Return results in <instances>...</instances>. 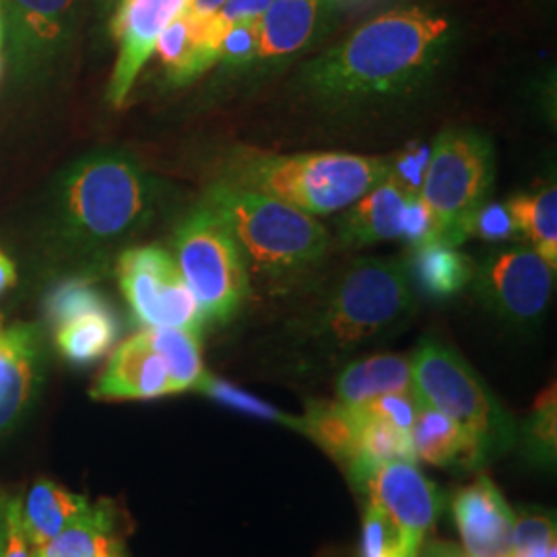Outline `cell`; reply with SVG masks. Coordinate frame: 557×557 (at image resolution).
I'll return each instance as SVG.
<instances>
[{
    "label": "cell",
    "mask_w": 557,
    "mask_h": 557,
    "mask_svg": "<svg viewBox=\"0 0 557 557\" xmlns=\"http://www.w3.org/2000/svg\"><path fill=\"white\" fill-rule=\"evenodd\" d=\"M453 23L434 11L393 9L366 21L299 69L301 96L329 114H351L407 100L442 66Z\"/></svg>",
    "instance_id": "6da1fadb"
},
{
    "label": "cell",
    "mask_w": 557,
    "mask_h": 557,
    "mask_svg": "<svg viewBox=\"0 0 557 557\" xmlns=\"http://www.w3.org/2000/svg\"><path fill=\"white\" fill-rule=\"evenodd\" d=\"M158 205V182L120 151H98L75 161L54 195L62 238L83 252L100 255L143 232Z\"/></svg>",
    "instance_id": "7a4b0ae2"
},
{
    "label": "cell",
    "mask_w": 557,
    "mask_h": 557,
    "mask_svg": "<svg viewBox=\"0 0 557 557\" xmlns=\"http://www.w3.org/2000/svg\"><path fill=\"white\" fill-rule=\"evenodd\" d=\"M393 170V161L356 153L283 156L238 147L223 163L220 180L319 218L347 209Z\"/></svg>",
    "instance_id": "3957f363"
},
{
    "label": "cell",
    "mask_w": 557,
    "mask_h": 557,
    "mask_svg": "<svg viewBox=\"0 0 557 557\" xmlns=\"http://www.w3.org/2000/svg\"><path fill=\"white\" fill-rule=\"evenodd\" d=\"M232 227L248 264L269 285H292L317 271L331 250V234L314 215L218 180L205 193Z\"/></svg>",
    "instance_id": "277c9868"
},
{
    "label": "cell",
    "mask_w": 557,
    "mask_h": 557,
    "mask_svg": "<svg viewBox=\"0 0 557 557\" xmlns=\"http://www.w3.org/2000/svg\"><path fill=\"white\" fill-rule=\"evenodd\" d=\"M413 310L407 262L358 259L329 281L301 326L320 347L343 354L388 337L411 319Z\"/></svg>",
    "instance_id": "5b68a950"
},
{
    "label": "cell",
    "mask_w": 557,
    "mask_h": 557,
    "mask_svg": "<svg viewBox=\"0 0 557 557\" xmlns=\"http://www.w3.org/2000/svg\"><path fill=\"white\" fill-rule=\"evenodd\" d=\"M496 178L492 140L475 128L442 131L428 158L419 197L432 215V242L458 248L471 238V225L487 202Z\"/></svg>",
    "instance_id": "8992f818"
},
{
    "label": "cell",
    "mask_w": 557,
    "mask_h": 557,
    "mask_svg": "<svg viewBox=\"0 0 557 557\" xmlns=\"http://www.w3.org/2000/svg\"><path fill=\"white\" fill-rule=\"evenodd\" d=\"M174 259L207 322L225 324L250 294V273L227 221L209 202L197 205L174 234Z\"/></svg>",
    "instance_id": "52a82bcc"
},
{
    "label": "cell",
    "mask_w": 557,
    "mask_h": 557,
    "mask_svg": "<svg viewBox=\"0 0 557 557\" xmlns=\"http://www.w3.org/2000/svg\"><path fill=\"white\" fill-rule=\"evenodd\" d=\"M409 359L419 403L455 419L478 440L485 457L515 442V421L455 349L425 338Z\"/></svg>",
    "instance_id": "ba28073f"
},
{
    "label": "cell",
    "mask_w": 557,
    "mask_h": 557,
    "mask_svg": "<svg viewBox=\"0 0 557 557\" xmlns=\"http://www.w3.org/2000/svg\"><path fill=\"white\" fill-rule=\"evenodd\" d=\"M479 301L502 322L533 331L549 308L556 269L539 257L533 246L498 248L475 264L471 281Z\"/></svg>",
    "instance_id": "9c48e42d"
},
{
    "label": "cell",
    "mask_w": 557,
    "mask_h": 557,
    "mask_svg": "<svg viewBox=\"0 0 557 557\" xmlns=\"http://www.w3.org/2000/svg\"><path fill=\"white\" fill-rule=\"evenodd\" d=\"M120 289L135 320L145 329L174 326L195 335L205 319L199 304L180 273L176 259L158 246L128 248L119 259Z\"/></svg>",
    "instance_id": "30bf717a"
},
{
    "label": "cell",
    "mask_w": 557,
    "mask_h": 557,
    "mask_svg": "<svg viewBox=\"0 0 557 557\" xmlns=\"http://www.w3.org/2000/svg\"><path fill=\"white\" fill-rule=\"evenodd\" d=\"M2 9L11 62L20 75H34L66 50L79 0H2Z\"/></svg>",
    "instance_id": "8fae6325"
},
{
    "label": "cell",
    "mask_w": 557,
    "mask_h": 557,
    "mask_svg": "<svg viewBox=\"0 0 557 557\" xmlns=\"http://www.w3.org/2000/svg\"><path fill=\"white\" fill-rule=\"evenodd\" d=\"M188 2L190 0H120L116 4L112 34L119 41V59L108 85V101L114 108L126 101L163 29L188 9Z\"/></svg>",
    "instance_id": "7c38bea8"
},
{
    "label": "cell",
    "mask_w": 557,
    "mask_h": 557,
    "mask_svg": "<svg viewBox=\"0 0 557 557\" xmlns=\"http://www.w3.org/2000/svg\"><path fill=\"white\" fill-rule=\"evenodd\" d=\"M361 490L368 492L372 504L397 522L409 549L418 556L419 545L442 508L438 485L425 478L416 462L391 460L380 465Z\"/></svg>",
    "instance_id": "4fadbf2b"
},
{
    "label": "cell",
    "mask_w": 557,
    "mask_h": 557,
    "mask_svg": "<svg viewBox=\"0 0 557 557\" xmlns=\"http://www.w3.org/2000/svg\"><path fill=\"white\" fill-rule=\"evenodd\" d=\"M418 186L403 178L397 170L379 182L361 199L343 209L337 220V244L343 248H366L391 239H403L409 200Z\"/></svg>",
    "instance_id": "5bb4252c"
},
{
    "label": "cell",
    "mask_w": 557,
    "mask_h": 557,
    "mask_svg": "<svg viewBox=\"0 0 557 557\" xmlns=\"http://www.w3.org/2000/svg\"><path fill=\"white\" fill-rule=\"evenodd\" d=\"M453 512L469 557L512 554L517 517L492 478L479 475L462 487L453 502Z\"/></svg>",
    "instance_id": "9a60e30c"
},
{
    "label": "cell",
    "mask_w": 557,
    "mask_h": 557,
    "mask_svg": "<svg viewBox=\"0 0 557 557\" xmlns=\"http://www.w3.org/2000/svg\"><path fill=\"white\" fill-rule=\"evenodd\" d=\"M174 395L163 359L139 333L114 349L91 397L98 400H145Z\"/></svg>",
    "instance_id": "2e32d148"
},
{
    "label": "cell",
    "mask_w": 557,
    "mask_h": 557,
    "mask_svg": "<svg viewBox=\"0 0 557 557\" xmlns=\"http://www.w3.org/2000/svg\"><path fill=\"white\" fill-rule=\"evenodd\" d=\"M223 34L225 27L215 15L202 17L186 9L163 29L153 52L168 79L186 85L218 64Z\"/></svg>",
    "instance_id": "e0dca14e"
},
{
    "label": "cell",
    "mask_w": 557,
    "mask_h": 557,
    "mask_svg": "<svg viewBox=\"0 0 557 557\" xmlns=\"http://www.w3.org/2000/svg\"><path fill=\"white\" fill-rule=\"evenodd\" d=\"M40 335L32 324L0 331V438L29 407L40 379Z\"/></svg>",
    "instance_id": "ac0fdd59"
},
{
    "label": "cell",
    "mask_w": 557,
    "mask_h": 557,
    "mask_svg": "<svg viewBox=\"0 0 557 557\" xmlns=\"http://www.w3.org/2000/svg\"><path fill=\"white\" fill-rule=\"evenodd\" d=\"M329 0H273L260 17L257 64L294 59L317 40Z\"/></svg>",
    "instance_id": "d6986e66"
},
{
    "label": "cell",
    "mask_w": 557,
    "mask_h": 557,
    "mask_svg": "<svg viewBox=\"0 0 557 557\" xmlns=\"http://www.w3.org/2000/svg\"><path fill=\"white\" fill-rule=\"evenodd\" d=\"M411 444L416 457L436 467L460 465L473 469L485 460V453L478 440L462 425L421 403L411 428Z\"/></svg>",
    "instance_id": "ffe728a7"
},
{
    "label": "cell",
    "mask_w": 557,
    "mask_h": 557,
    "mask_svg": "<svg viewBox=\"0 0 557 557\" xmlns=\"http://www.w3.org/2000/svg\"><path fill=\"white\" fill-rule=\"evenodd\" d=\"M89 506V499L64 490L52 479H38L21 502V527L32 549L48 545Z\"/></svg>",
    "instance_id": "44dd1931"
},
{
    "label": "cell",
    "mask_w": 557,
    "mask_h": 557,
    "mask_svg": "<svg viewBox=\"0 0 557 557\" xmlns=\"http://www.w3.org/2000/svg\"><path fill=\"white\" fill-rule=\"evenodd\" d=\"M41 557H122L116 535V515L108 504H91L73 518L48 545L36 549Z\"/></svg>",
    "instance_id": "7402d4cb"
},
{
    "label": "cell",
    "mask_w": 557,
    "mask_h": 557,
    "mask_svg": "<svg viewBox=\"0 0 557 557\" xmlns=\"http://www.w3.org/2000/svg\"><path fill=\"white\" fill-rule=\"evenodd\" d=\"M304 419V434L319 444L324 453L337 460L347 475L358 465L359 434L363 416L356 405L343 403H310Z\"/></svg>",
    "instance_id": "603a6c76"
},
{
    "label": "cell",
    "mask_w": 557,
    "mask_h": 557,
    "mask_svg": "<svg viewBox=\"0 0 557 557\" xmlns=\"http://www.w3.org/2000/svg\"><path fill=\"white\" fill-rule=\"evenodd\" d=\"M413 391L411 359L386 354L349 363L337 380V400L361 405L370 398Z\"/></svg>",
    "instance_id": "cb8c5ba5"
},
{
    "label": "cell",
    "mask_w": 557,
    "mask_h": 557,
    "mask_svg": "<svg viewBox=\"0 0 557 557\" xmlns=\"http://www.w3.org/2000/svg\"><path fill=\"white\" fill-rule=\"evenodd\" d=\"M407 271L425 296L448 299L471 285L475 262L453 246L428 242L416 246L413 259L407 262Z\"/></svg>",
    "instance_id": "d4e9b609"
},
{
    "label": "cell",
    "mask_w": 557,
    "mask_h": 557,
    "mask_svg": "<svg viewBox=\"0 0 557 557\" xmlns=\"http://www.w3.org/2000/svg\"><path fill=\"white\" fill-rule=\"evenodd\" d=\"M522 238L531 239L541 259L557 271V188L545 184L535 193H522L506 200Z\"/></svg>",
    "instance_id": "484cf974"
},
{
    "label": "cell",
    "mask_w": 557,
    "mask_h": 557,
    "mask_svg": "<svg viewBox=\"0 0 557 557\" xmlns=\"http://www.w3.org/2000/svg\"><path fill=\"white\" fill-rule=\"evenodd\" d=\"M60 356L75 363L89 366L103 358L119 337V319L112 306L85 312L54 329Z\"/></svg>",
    "instance_id": "4316f807"
},
{
    "label": "cell",
    "mask_w": 557,
    "mask_h": 557,
    "mask_svg": "<svg viewBox=\"0 0 557 557\" xmlns=\"http://www.w3.org/2000/svg\"><path fill=\"white\" fill-rule=\"evenodd\" d=\"M156 354L163 359L168 368V376L172 382L174 393L195 391L199 384L205 368L200 358L199 335L174 329V326H158L143 331Z\"/></svg>",
    "instance_id": "83f0119b"
},
{
    "label": "cell",
    "mask_w": 557,
    "mask_h": 557,
    "mask_svg": "<svg viewBox=\"0 0 557 557\" xmlns=\"http://www.w3.org/2000/svg\"><path fill=\"white\" fill-rule=\"evenodd\" d=\"M359 557H418L397 522L376 504H368L361 522Z\"/></svg>",
    "instance_id": "f1b7e54d"
},
{
    "label": "cell",
    "mask_w": 557,
    "mask_h": 557,
    "mask_svg": "<svg viewBox=\"0 0 557 557\" xmlns=\"http://www.w3.org/2000/svg\"><path fill=\"white\" fill-rule=\"evenodd\" d=\"M195 391H199L207 397L215 398L218 403H223L236 411L242 413H248V416H255V418L269 419V421H277L283 423L285 428H292V430H298L304 434V419L294 418V416H287L283 411H278L277 407L260 400V398L252 397L248 393H244L238 386L225 382V380L215 379L211 374H202L199 384L195 386Z\"/></svg>",
    "instance_id": "f546056e"
},
{
    "label": "cell",
    "mask_w": 557,
    "mask_h": 557,
    "mask_svg": "<svg viewBox=\"0 0 557 557\" xmlns=\"http://www.w3.org/2000/svg\"><path fill=\"white\" fill-rule=\"evenodd\" d=\"M106 306H110L108 299L94 283H89L87 278H66L50 292L46 301V312L52 326L57 329L71 319H77L85 312L100 310Z\"/></svg>",
    "instance_id": "4dcf8cb0"
},
{
    "label": "cell",
    "mask_w": 557,
    "mask_h": 557,
    "mask_svg": "<svg viewBox=\"0 0 557 557\" xmlns=\"http://www.w3.org/2000/svg\"><path fill=\"white\" fill-rule=\"evenodd\" d=\"M260 46V20L238 21L230 25L221 40V66L227 71H242L257 64Z\"/></svg>",
    "instance_id": "1f68e13d"
},
{
    "label": "cell",
    "mask_w": 557,
    "mask_h": 557,
    "mask_svg": "<svg viewBox=\"0 0 557 557\" xmlns=\"http://www.w3.org/2000/svg\"><path fill=\"white\" fill-rule=\"evenodd\" d=\"M527 444L531 455L539 460H554L556 457V388L545 391L535 403L533 416L527 425Z\"/></svg>",
    "instance_id": "d6a6232c"
},
{
    "label": "cell",
    "mask_w": 557,
    "mask_h": 557,
    "mask_svg": "<svg viewBox=\"0 0 557 557\" xmlns=\"http://www.w3.org/2000/svg\"><path fill=\"white\" fill-rule=\"evenodd\" d=\"M359 409L372 418L380 419L400 432L411 436V428L418 416L419 398L413 391L405 393H388L380 397L370 398L358 405Z\"/></svg>",
    "instance_id": "836d02e7"
},
{
    "label": "cell",
    "mask_w": 557,
    "mask_h": 557,
    "mask_svg": "<svg viewBox=\"0 0 557 557\" xmlns=\"http://www.w3.org/2000/svg\"><path fill=\"white\" fill-rule=\"evenodd\" d=\"M552 543H556V522L552 515L539 510H522L520 517L515 518L512 554L547 547Z\"/></svg>",
    "instance_id": "e575fe53"
},
{
    "label": "cell",
    "mask_w": 557,
    "mask_h": 557,
    "mask_svg": "<svg viewBox=\"0 0 557 557\" xmlns=\"http://www.w3.org/2000/svg\"><path fill=\"white\" fill-rule=\"evenodd\" d=\"M471 236L487 242H510L522 238L506 202H485L471 225Z\"/></svg>",
    "instance_id": "d590c367"
},
{
    "label": "cell",
    "mask_w": 557,
    "mask_h": 557,
    "mask_svg": "<svg viewBox=\"0 0 557 557\" xmlns=\"http://www.w3.org/2000/svg\"><path fill=\"white\" fill-rule=\"evenodd\" d=\"M273 0H227L215 17L227 29L238 21L260 20Z\"/></svg>",
    "instance_id": "8d00e7d4"
},
{
    "label": "cell",
    "mask_w": 557,
    "mask_h": 557,
    "mask_svg": "<svg viewBox=\"0 0 557 557\" xmlns=\"http://www.w3.org/2000/svg\"><path fill=\"white\" fill-rule=\"evenodd\" d=\"M32 545L27 543V537L21 527V498L13 496L11 506H9V527H7V547H4V557H32Z\"/></svg>",
    "instance_id": "74e56055"
},
{
    "label": "cell",
    "mask_w": 557,
    "mask_h": 557,
    "mask_svg": "<svg viewBox=\"0 0 557 557\" xmlns=\"http://www.w3.org/2000/svg\"><path fill=\"white\" fill-rule=\"evenodd\" d=\"M13 496L0 490V557H4V547H7V527H9V506H11Z\"/></svg>",
    "instance_id": "f35d334b"
},
{
    "label": "cell",
    "mask_w": 557,
    "mask_h": 557,
    "mask_svg": "<svg viewBox=\"0 0 557 557\" xmlns=\"http://www.w3.org/2000/svg\"><path fill=\"white\" fill-rule=\"evenodd\" d=\"M225 2H227V0H190V2H188V11L195 13V15L209 17V15H215Z\"/></svg>",
    "instance_id": "ab89813d"
},
{
    "label": "cell",
    "mask_w": 557,
    "mask_h": 557,
    "mask_svg": "<svg viewBox=\"0 0 557 557\" xmlns=\"http://www.w3.org/2000/svg\"><path fill=\"white\" fill-rule=\"evenodd\" d=\"M15 278H17V275H15L13 262L0 252V294H4L9 287H13Z\"/></svg>",
    "instance_id": "60d3db41"
},
{
    "label": "cell",
    "mask_w": 557,
    "mask_h": 557,
    "mask_svg": "<svg viewBox=\"0 0 557 557\" xmlns=\"http://www.w3.org/2000/svg\"><path fill=\"white\" fill-rule=\"evenodd\" d=\"M517 557H556V543L547 545V547H535V549H527L515 554Z\"/></svg>",
    "instance_id": "b9f144b4"
},
{
    "label": "cell",
    "mask_w": 557,
    "mask_h": 557,
    "mask_svg": "<svg viewBox=\"0 0 557 557\" xmlns=\"http://www.w3.org/2000/svg\"><path fill=\"white\" fill-rule=\"evenodd\" d=\"M4 41V9H2V0H0V48Z\"/></svg>",
    "instance_id": "7bdbcfd3"
},
{
    "label": "cell",
    "mask_w": 557,
    "mask_h": 557,
    "mask_svg": "<svg viewBox=\"0 0 557 557\" xmlns=\"http://www.w3.org/2000/svg\"><path fill=\"white\" fill-rule=\"evenodd\" d=\"M120 0H101V7H103V11H108V9H112V7H116Z\"/></svg>",
    "instance_id": "ee69618b"
},
{
    "label": "cell",
    "mask_w": 557,
    "mask_h": 557,
    "mask_svg": "<svg viewBox=\"0 0 557 557\" xmlns=\"http://www.w3.org/2000/svg\"><path fill=\"white\" fill-rule=\"evenodd\" d=\"M0 69H2V48H0Z\"/></svg>",
    "instance_id": "f6af8a7d"
},
{
    "label": "cell",
    "mask_w": 557,
    "mask_h": 557,
    "mask_svg": "<svg viewBox=\"0 0 557 557\" xmlns=\"http://www.w3.org/2000/svg\"><path fill=\"white\" fill-rule=\"evenodd\" d=\"M32 557H41L40 554H38V552H36V549H34V556Z\"/></svg>",
    "instance_id": "bcb514c9"
},
{
    "label": "cell",
    "mask_w": 557,
    "mask_h": 557,
    "mask_svg": "<svg viewBox=\"0 0 557 557\" xmlns=\"http://www.w3.org/2000/svg\"><path fill=\"white\" fill-rule=\"evenodd\" d=\"M0 331H2V317H0Z\"/></svg>",
    "instance_id": "7dc6e473"
},
{
    "label": "cell",
    "mask_w": 557,
    "mask_h": 557,
    "mask_svg": "<svg viewBox=\"0 0 557 557\" xmlns=\"http://www.w3.org/2000/svg\"><path fill=\"white\" fill-rule=\"evenodd\" d=\"M504 557H517V556H515V554H508V556H504Z\"/></svg>",
    "instance_id": "c3c4849f"
},
{
    "label": "cell",
    "mask_w": 557,
    "mask_h": 557,
    "mask_svg": "<svg viewBox=\"0 0 557 557\" xmlns=\"http://www.w3.org/2000/svg\"><path fill=\"white\" fill-rule=\"evenodd\" d=\"M455 557H460V556H455Z\"/></svg>",
    "instance_id": "681fc988"
}]
</instances>
